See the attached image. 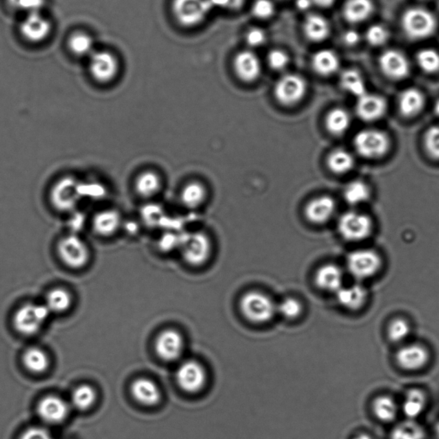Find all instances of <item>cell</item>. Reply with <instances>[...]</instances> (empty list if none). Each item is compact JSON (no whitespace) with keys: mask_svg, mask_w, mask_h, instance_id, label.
Returning a JSON list of instances; mask_svg holds the SVG:
<instances>
[{"mask_svg":"<svg viewBox=\"0 0 439 439\" xmlns=\"http://www.w3.org/2000/svg\"><path fill=\"white\" fill-rule=\"evenodd\" d=\"M352 439H373V438L371 436V435H369L368 434H359L358 435H356V436H354Z\"/></svg>","mask_w":439,"mask_h":439,"instance_id":"obj_57","label":"cell"},{"mask_svg":"<svg viewBox=\"0 0 439 439\" xmlns=\"http://www.w3.org/2000/svg\"><path fill=\"white\" fill-rule=\"evenodd\" d=\"M340 84L342 89L357 98L368 93L364 79L361 74L354 69H349L342 72Z\"/></svg>","mask_w":439,"mask_h":439,"instance_id":"obj_37","label":"cell"},{"mask_svg":"<svg viewBox=\"0 0 439 439\" xmlns=\"http://www.w3.org/2000/svg\"><path fill=\"white\" fill-rule=\"evenodd\" d=\"M379 65L383 74L392 80H402L410 71L409 60L397 50L385 51L380 56Z\"/></svg>","mask_w":439,"mask_h":439,"instance_id":"obj_18","label":"cell"},{"mask_svg":"<svg viewBox=\"0 0 439 439\" xmlns=\"http://www.w3.org/2000/svg\"><path fill=\"white\" fill-rule=\"evenodd\" d=\"M347 267L352 278L364 281L378 274L382 268V258L375 251L361 249L348 256Z\"/></svg>","mask_w":439,"mask_h":439,"instance_id":"obj_6","label":"cell"},{"mask_svg":"<svg viewBox=\"0 0 439 439\" xmlns=\"http://www.w3.org/2000/svg\"><path fill=\"white\" fill-rule=\"evenodd\" d=\"M398 105L400 112L403 116L416 117L424 108L423 94L416 89H407L400 95Z\"/></svg>","mask_w":439,"mask_h":439,"instance_id":"obj_31","label":"cell"},{"mask_svg":"<svg viewBox=\"0 0 439 439\" xmlns=\"http://www.w3.org/2000/svg\"><path fill=\"white\" fill-rule=\"evenodd\" d=\"M210 0H172V12L181 26L194 27L208 19L213 10Z\"/></svg>","mask_w":439,"mask_h":439,"instance_id":"obj_3","label":"cell"},{"mask_svg":"<svg viewBox=\"0 0 439 439\" xmlns=\"http://www.w3.org/2000/svg\"><path fill=\"white\" fill-rule=\"evenodd\" d=\"M434 112L436 113V115L439 117V100L436 102V104L434 106Z\"/></svg>","mask_w":439,"mask_h":439,"instance_id":"obj_58","label":"cell"},{"mask_svg":"<svg viewBox=\"0 0 439 439\" xmlns=\"http://www.w3.org/2000/svg\"><path fill=\"white\" fill-rule=\"evenodd\" d=\"M212 251V240L208 235L202 232H196L185 240L183 257L188 264L199 267L208 262Z\"/></svg>","mask_w":439,"mask_h":439,"instance_id":"obj_12","label":"cell"},{"mask_svg":"<svg viewBox=\"0 0 439 439\" xmlns=\"http://www.w3.org/2000/svg\"><path fill=\"white\" fill-rule=\"evenodd\" d=\"M276 7L272 0H256L251 6V13L259 20H269L275 15Z\"/></svg>","mask_w":439,"mask_h":439,"instance_id":"obj_48","label":"cell"},{"mask_svg":"<svg viewBox=\"0 0 439 439\" xmlns=\"http://www.w3.org/2000/svg\"><path fill=\"white\" fill-rule=\"evenodd\" d=\"M19 439H54L49 431L43 427H30L21 435Z\"/></svg>","mask_w":439,"mask_h":439,"instance_id":"obj_52","label":"cell"},{"mask_svg":"<svg viewBox=\"0 0 439 439\" xmlns=\"http://www.w3.org/2000/svg\"><path fill=\"white\" fill-rule=\"evenodd\" d=\"M354 144L359 155L368 159L383 157L390 148V140L385 131L366 129L359 131L354 137Z\"/></svg>","mask_w":439,"mask_h":439,"instance_id":"obj_8","label":"cell"},{"mask_svg":"<svg viewBox=\"0 0 439 439\" xmlns=\"http://www.w3.org/2000/svg\"><path fill=\"white\" fill-rule=\"evenodd\" d=\"M303 32L306 39L313 43H321L330 36L329 21L320 14H309L303 23Z\"/></svg>","mask_w":439,"mask_h":439,"instance_id":"obj_23","label":"cell"},{"mask_svg":"<svg viewBox=\"0 0 439 439\" xmlns=\"http://www.w3.org/2000/svg\"><path fill=\"white\" fill-rule=\"evenodd\" d=\"M50 313L46 305L26 304L14 315V327L20 334L33 335L41 330Z\"/></svg>","mask_w":439,"mask_h":439,"instance_id":"obj_7","label":"cell"},{"mask_svg":"<svg viewBox=\"0 0 439 439\" xmlns=\"http://www.w3.org/2000/svg\"><path fill=\"white\" fill-rule=\"evenodd\" d=\"M424 427L414 420L397 424L390 431L389 439H426Z\"/></svg>","mask_w":439,"mask_h":439,"instance_id":"obj_35","label":"cell"},{"mask_svg":"<svg viewBox=\"0 0 439 439\" xmlns=\"http://www.w3.org/2000/svg\"><path fill=\"white\" fill-rule=\"evenodd\" d=\"M411 334V326L403 317H396L390 321L387 328V335L393 344H403Z\"/></svg>","mask_w":439,"mask_h":439,"instance_id":"obj_42","label":"cell"},{"mask_svg":"<svg viewBox=\"0 0 439 439\" xmlns=\"http://www.w3.org/2000/svg\"><path fill=\"white\" fill-rule=\"evenodd\" d=\"M207 192L201 183L193 181L186 185L181 192V202L186 208L198 209L205 201Z\"/></svg>","mask_w":439,"mask_h":439,"instance_id":"obj_36","label":"cell"},{"mask_svg":"<svg viewBox=\"0 0 439 439\" xmlns=\"http://www.w3.org/2000/svg\"><path fill=\"white\" fill-rule=\"evenodd\" d=\"M372 412L381 423H390L396 419L398 406L392 396H379L373 401Z\"/></svg>","mask_w":439,"mask_h":439,"instance_id":"obj_32","label":"cell"},{"mask_svg":"<svg viewBox=\"0 0 439 439\" xmlns=\"http://www.w3.org/2000/svg\"><path fill=\"white\" fill-rule=\"evenodd\" d=\"M12 8L27 14L39 12L44 5V0H8Z\"/></svg>","mask_w":439,"mask_h":439,"instance_id":"obj_51","label":"cell"},{"mask_svg":"<svg viewBox=\"0 0 439 439\" xmlns=\"http://www.w3.org/2000/svg\"><path fill=\"white\" fill-rule=\"evenodd\" d=\"M303 306L299 300L289 297L276 305V313L288 319H295L302 315Z\"/></svg>","mask_w":439,"mask_h":439,"instance_id":"obj_45","label":"cell"},{"mask_svg":"<svg viewBox=\"0 0 439 439\" xmlns=\"http://www.w3.org/2000/svg\"><path fill=\"white\" fill-rule=\"evenodd\" d=\"M96 394L89 385L78 386L71 395V402L76 409L87 410L95 403Z\"/></svg>","mask_w":439,"mask_h":439,"instance_id":"obj_43","label":"cell"},{"mask_svg":"<svg viewBox=\"0 0 439 439\" xmlns=\"http://www.w3.org/2000/svg\"><path fill=\"white\" fill-rule=\"evenodd\" d=\"M23 364L29 371L41 373L46 371L49 365V359L46 352L37 348H30L24 352Z\"/></svg>","mask_w":439,"mask_h":439,"instance_id":"obj_38","label":"cell"},{"mask_svg":"<svg viewBox=\"0 0 439 439\" xmlns=\"http://www.w3.org/2000/svg\"><path fill=\"white\" fill-rule=\"evenodd\" d=\"M267 64L271 70L282 71L286 70L290 64L289 54L282 49H273L267 55Z\"/></svg>","mask_w":439,"mask_h":439,"instance_id":"obj_46","label":"cell"},{"mask_svg":"<svg viewBox=\"0 0 439 439\" xmlns=\"http://www.w3.org/2000/svg\"><path fill=\"white\" fill-rule=\"evenodd\" d=\"M213 8L237 10L244 5L245 0H210Z\"/></svg>","mask_w":439,"mask_h":439,"instance_id":"obj_53","label":"cell"},{"mask_svg":"<svg viewBox=\"0 0 439 439\" xmlns=\"http://www.w3.org/2000/svg\"><path fill=\"white\" fill-rule=\"evenodd\" d=\"M162 181L160 175L153 170H145L137 175L134 189L143 199H151L161 192Z\"/></svg>","mask_w":439,"mask_h":439,"instance_id":"obj_28","label":"cell"},{"mask_svg":"<svg viewBox=\"0 0 439 439\" xmlns=\"http://www.w3.org/2000/svg\"><path fill=\"white\" fill-rule=\"evenodd\" d=\"M427 403V395L423 390L412 388L405 394L403 411L407 420H416L424 413Z\"/></svg>","mask_w":439,"mask_h":439,"instance_id":"obj_29","label":"cell"},{"mask_svg":"<svg viewBox=\"0 0 439 439\" xmlns=\"http://www.w3.org/2000/svg\"><path fill=\"white\" fill-rule=\"evenodd\" d=\"M308 91V84L299 74H289L280 78L274 86L276 101L282 106L291 108L300 104Z\"/></svg>","mask_w":439,"mask_h":439,"instance_id":"obj_4","label":"cell"},{"mask_svg":"<svg viewBox=\"0 0 439 439\" xmlns=\"http://www.w3.org/2000/svg\"><path fill=\"white\" fill-rule=\"evenodd\" d=\"M339 305L350 312H358L368 300V291L361 284L342 286L337 293Z\"/></svg>","mask_w":439,"mask_h":439,"instance_id":"obj_21","label":"cell"},{"mask_svg":"<svg viewBox=\"0 0 439 439\" xmlns=\"http://www.w3.org/2000/svg\"><path fill=\"white\" fill-rule=\"evenodd\" d=\"M89 71L92 77L101 84H109L120 71L119 60L109 51H95L89 57Z\"/></svg>","mask_w":439,"mask_h":439,"instance_id":"obj_13","label":"cell"},{"mask_svg":"<svg viewBox=\"0 0 439 439\" xmlns=\"http://www.w3.org/2000/svg\"><path fill=\"white\" fill-rule=\"evenodd\" d=\"M313 70L321 77H331L340 68L341 61L335 52L331 49H321L316 52L312 58Z\"/></svg>","mask_w":439,"mask_h":439,"instance_id":"obj_26","label":"cell"},{"mask_svg":"<svg viewBox=\"0 0 439 439\" xmlns=\"http://www.w3.org/2000/svg\"><path fill=\"white\" fill-rule=\"evenodd\" d=\"M45 305L50 313H64L71 306V296L67 290L55 289L47 293Z\"/></svg>","mask_w":439,"mask_h":439,"instance_id":"obj_40","label":"cell"},{"mask_svg":"<svg viewBox=\"0 0 439 439\" xmlns=\"http://www.w3.org/2000/svg\"><path fill=\"white\" fill-rule=\"evenodd\" d=\"M396 361L404 371L419 372L430 362V352L423 344L403 345L396 352Z\"/></svg>","mask_w":439,"mask_h":439,"instance_id":"obj_14","label":"cell"},{"mask_svg":"<svg viewBox=\"0 0 439 439\" xmlns=\"http://www.w3.org/2000/svg\"><path fill=\"white\" fill-rule=\"evenodd\" d=\"M437 434L438 435V437H439V425H438V427L437 428Z\"/></svg>","mask_w":439,"mask_h":439,"instance_id":"obj_59","label":"cell"},{"mask_svg":"<svg viewBox=\"0 0 439 439\" xmlns=\"http://www.w3.org/2000/svg\"><path fill=\"white\" fill-rule=\"evenodd\" d=\"M233 67L237 78L247 84L257 82L262 71L260 58L251 50L240 51L235 55Z\"/></svg>","mask_w":439,"mask_h":439,"instance_id":"obj_15","label":"cell"},{"mask_svg":"<svg viewBox=\"0 0 439 439\" xmlns=\"http://www.w3.org/2000/svg\"><path fill=\"white\" fill-rule=\"evenodd\" d=\"M419 67L427 74H434L439 71V54L431 48H425L417 55Z\"/></svg>","mask_w":439,"mask_h":439,"instance_id":"obj_44","label":"cell"},{"mask_svg":"<svg viewBox=\"0 0 439 439\" xmlns=\"http://www.w3.org/2000/svg\"><path fill=\"white\" fill-rule=\"evenodd\" d=\"M131 392L137 402L144 406H155L161 402V392L157 383L145 378L135 380Z\"/></svg>","mask_w":439,"mask_h":439,"instance_id":"obj_24","label":"cell"},{"mask_svg":"<svg viewBox=\"0 0 439 439\" xmlns=\"http://www.w3.org/2000/svg\"><path fill=\"white\" fill-rule=\"evenodd\" d=\"M267 34L261 27H251L247 31L245 36V43L251 48H257L264 46L267 41Z\"/></svg>","mask_w":439,"mask_h":439,"instance_id":"obj_50","label":"cell"},{"mask_svg":"<svg viewBox=\"0 0 439 439\" xmlns=\"http://www.w3.org/2000/svg\"><path fill=\"white\" fill-rule=\"evenodd\" d=\"M185 349L182 335L175 330L162 331L155 341V351L165 361H175L181 357Z\"/></svg>","mask_w":439,"mask_h":439,"instance_id":"obj_16","label":"cell"},{"mask_svg":"<svg viewBox=\"0 0 439 439\" xmlns=\"http://www.w3.org/2000/svg\"><path fill=\"white\" fill-rule=\"evenodd\" d=\"M351 124V116L344 109H334L327 114L326 119V129L334 136H341L349 129Z\"/></svg>","mask_w":439,"mask_h":439,"instance_id":"obj_34","label":"cell"},{"mask_svg":"<svg viewBox=\"0 0 439 439\" xmlns=\"http://www.w3.org/2000/svg\"><path fill=\"white\" fill-rule=\"evenodd\" d=\"M57 251L60 260L71 269L84 268L91 259L87 243L78 235L70 234L61 238L58 242Z\"/></svg>","mask_w":439,"mask_h":439,"instance_id":"obj_5","label":"cell"},{"mask_svg":"<svg viewBox=\"0 0 439 439\" xmlns=\"http://www.w3.org/2000/svg\"><path fill=\"white\" fill-rule=\"evenodd\" d=\"M81 192L82 188L78 179L72 177L61 178L51 189V203L55 209L60 212H70L78 205Z\"/></svg>","mask_w":439,"mask_h":439,"instance_id":"obj_9","label":"cell"},{"mask_svg":"<svg viewBox=\"0 0 439 439\" xmlns=\"http://www.w3.org/2000/svg\"><path fill=\"white\" fill-rule=\"evenodd\" d=\"M337 205L330 196H320L311 200L305 208L306 218L309 223L322 225L328 223L334 216Z\"/></svg>","mask_w":439,"mask_h":439,"instance_id":"obj_19","label":"cell"},{"mask_svg":"<svg viewBox=\"0 0 439 439\" xmlns=\"http://www.w3.org/2000/svg\"><path fill=\"white\" fill-rule=\"evenodd\" d=\"M241 313L254 324H266L275 315L276 304L264 293L250 291L245 293L240 300Z\"/></svg>","mask_w":439,"mask_h":439,"instance_id":"obj_1","label":"cell"},{"mask_svg":"<svg viewBox=\"0 0 439 439\" xmlns=\"http://www.w3.org/2000/svg\"><path fill=\"white\" fill-rule=\"evenodd\" d=\"M208 375L201 363L194 359L185 361L176 372V381L181 389L191 394L199 393L205 388Z\"/></svg>","mask_w":439,"mask_h":439,"instance_id":"obj_10","label":"cell"},{"mask_svg":"<svg viewBox=\"0 0 439 439\" xmlns=\"http://www.w3.org/2000/svg\"><path fill=\"white\" fill-rule=\"evenodd\" d=\"M337 2V0H312L313 5L321 9H330Z\"/></svg>","mask_w":439,"mask_h":439,"instance_id":"obj_55","label":"cell"},{"mask_svg":"<svg viewBox=\"0 0 439 439\" xmlns=\"http://www.w3.org/2000/svg\"><path fill=\"white\" fill-rule=\"evenodd\" d=\"M69 47L78 57H91L94 53V41L85 33H76L69 40Z\"/></svg>","mask_w":439,"mask_h":439,"instance_id":"obj_41","label":"cell"},{"mask_svg":"<svg viewBox=\"0 0 439 439\" xmlns=\"http://www.w3.org/2000/svg\"><path fill=\"white\" fill-rule=\"evenodd\" d=\"M344 196L348 205H361L369 199L370 189L365 182L354 181L346 185Z\"/></svg>","mask_w":439,"mask_h":439,"instance_id":"obj_39","label":"cell"},{"mask_svg":"<svg viewBox=\"0 0 439 439\" xmlns=\"http://www.w3.org/2000/svg\"><path fill=\"white\" fill-rule=\"evenodd\" d=\"M386 109L385 99L381 96L368 94V93L357 98V103H356V113L359 119L368 122L381 119L385 115Z\"/></svg>","mask_w":439,"mask_h":439,"instance_id":"obj_22","label":"cell"},{"mask_svg":"<svg viewBox=\"0 0 439 439\" xmlns=\"http://www.w3.org/2000/svg\"><path fill=\"white\" fill-rule=\"evenodd\" d=\"M402 25L404 32L411 39L423 40L433 36L438 23L436 17L429 10L414 7L403 14Z\"/></svg>","mask_w":439,"mask_h":439,"instance_id":"obj_2","label":"cell"},{"mask_svg":"<svg viewBox=\"0 0 439 439\" xmlns=\"http://www.w3.org/2000/svg\"><path fill=\"white\" fill-rule=\"evenodd\" d=\"M327 166L334 174L345 175L354 168V158L350 152L337 148L328 155Z\"/></svg>","mask_w":439,"mask_h":439,"instance_id":"obj_33","label":"cell"},{"mask_svg":"<svg viewBox=\"0 0 439 439\" xmlns=\"http://www.w3.org/2000/svg\"><path fill=\"white\" fill-rule=\"evenodd\" d=\"M365 39L373 47L383 46L389 39L388 30L382 25H372L369 27L365 33Z\"/></svg>","mask_w":439,"mask_h":439,"instance_id":"obj_49","label":"cell"},{"mask_svg":"<svg viewBox=\"0 0 439 439\" xmlns=\"http://www.w3.org/2000/svg\"><path fill=\"white\" fill-rule=\"evenodd\" d=\"M337 228L339 234L344 240L357 242L369 236L372 232V223L371 219L365 214L349 212L340 217Z\"/></svg>","mask_w":439,"mask_h":439,"instance_id":"obj_11","label":"cell"},{"mask_svg":"<svg viewBox=\"0 0 439 439\" xmlns=\"http://www.w3.org/2000/svg\"><path fill=\"white\" fill-rule=\"evenodd\" d=\"M20 32L31 43H43L50 36L52 24L41 12L27 14L25 19L21 23Z\"/></svg>","mask_w":439,"mask_h":439,"instance_id":"obj_17","label":"cell"},{"mask_svg":"<svg viewBox=\"0 0 439 439\" xmlns=\"http://www.w3.org/2000/svg\"><path fill=\"white\" fill-rule=\"evenodd\" d=\"M374 6L371 0H348L344 6V16L348 23L365 22L372 16Z\"/></svg>","mask_w":439,"mask_h":439,"instance_id":"obj_30","label":"cell"},{"mask_svg":"<svg viewBox=\"0 0 439 439\" xmlns=\"http://www.w3.org/2000/svg\"><path fill=\"white\" fill-rule=\"evenodd\" d=\"M298 7L302 10H306L313 5L312 0H299Z\"/></svg>","mask_w":439,"mask_h":439,"instance_id":"obj_56","label":"cell"},{"mask_svg":"<svg viewBox=\"0 0 439 439\" xmlns=\"http://www.w3.org/2000/svg\"><path fill=\"white\" fill-rule=\"evenodd\" d=\"M425 148L435 160H439V124L429 128L425 134Z\"/></svg>","mask_w":439,"mask_h":439,"instance_id":"obj_47","label":"cell"},{"mask_svg":"<svg viewBox=\"0 0 439 439\" xmlns=\"http://www.w3.org/2000/svg\"><path fill=\"white\" fill-rule=\"evenodd\" d=\"M120 225V214L113 209L99 212L92 221L93 229L102 237L113 236L119 231Z\"/></svg>","mask_w":439,"mask_h":439,"instance_id":"obj_27","label":"cell"},{"mask_svg":"<svg viewBox=\"0 0 439 439\" xmlns=\"http://www.w3.org/2000/svg\"><path fill=\"white\" fill-rule=\"evenodd\" d=\"M315 282L324 291L335 293L344 286V273L337 265H323L316 272Z\"/></svg>","mask_w":439,"mask_h":439,"instance_id":"obj_25","label":"cell"},{"mask_svg":"<svg viewBox=\"0 0 439 439\" xmlns=\"http://www.w3.org/2000/svg\"><path fill=\"white\" fill-rule=\"evenodd\" d=\"M37 412L44 421L50 424L62 423L69 414V406L65 400L55 396L44 397L37 407Z\"/></svg>","mask_w":439,"mask_h":439,"instance_id":"obj_20","label":"cell"},{"mask_svg":"<svg viewBox=\"0 0 439 439\" xmlns=\"http://www.w3.org/2000/svg\"><path fill=\"white\" fill-rule=\"evenodd\" d=\"M342 40L348 46H354L359 41V34L354 30H349L344 34Z\"/></svg>","mask_w":439,"mask_h":439,"instance_id":"obj_54","label":"cell"}]
</instances>
